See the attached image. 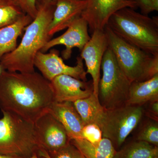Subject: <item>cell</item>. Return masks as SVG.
<instances>
[{
    "label": "cell",
    "mask_w": 158,
    "mask_h": 158,
    "mask_svg": "<svg viewBox=\"0 0 158 158\" xmlns=\"http://www.w3.org/2000/svg\"><path fill=\"white\" fill-rule=\"evenodd\" d=\"M118 37L147 52L158 56V18L130 8L116 11L106 25Z\"/></svg>",
    "instance_id": "3"
},
{
    "label": "cell",
    "mask_w": 158,
    "mask_h": 158,
    "mask_svg": "<svg viewBox=\"0 0 158 158\" xmlns=\"http://www.w3.org/2000/svg\"><path fill=\"white\" fill-rule=\"evenodd\" d=\"M24 14L14 0H0V29L15 22Z\"/></svg>",
    "instance_id": "22"
},
{
    "label": "cell",
    "mask_w": 158,
    "mask_h": 158,
    "mask_svg": "<svg viewBox=\"0 0 158 158\" xmlns=\"http://www.w3.org/2000/svg\"><path fill=\"white\" fill-rule=\"evenodd\" d=\"M34 124L40 150L53 151L70 141L65 128L48 112L40 117Z\"/></svg>",
    "instance_id": "11"
},
{
    "label": "cell",
    "mask_w": 158,
    "mask_h": 158,
    "mask_svg": "<svg viewBox=\"0 0 158 158\" xmlns=\"http://www.w3.org/2000/svg\"><path fill=\"white\" fill-rule=\"evenodd\" d=\"M6 70L4 69V68H3L2 65L0 64V76L4 72L6 71Z\"/></svg>",
    "instance_id": "32"
},
{
    "label": "cell",
    "mask_w": 158,
    "mask_h": 158,
    "mask_svg": "<svg viewBox=\"0 0 158 158\" xmlns=\"http://www.w3.org/2000/svg\"><path fill=\"white\" fill-rule=\"evenodd\" d=\"M51 82L41 74L6 71L0 76V109L34 124L54 102Z\"/></svg>",
    "instance_id": "1"
},
{
    "label": "cell",
    "mask_w": 158,
    "mask_h": 158,
    "mask_svg": "<svg viewBox=\"0 0 158 158\" xmlns=\"http://www.w3.org/2000/svg\"><path fill=\"white\" fill-rule=\"evenodd\" d=\"M14 1L24 13L28 15L33 19L36 18L38 12L37 0H14Z\"/></svg>",
    "instance_id": "25"
},
{
    "label": "cell",
    "mask_w": 158,
    "mask_h": 158,
    "mask_svg": "<svg viewBox=\"0 0 158 158\" xmlns=\"http://www.w3.org/2000/svg\"><path fill=\"white\" fill-rule=\"evenodd\" d=\"M141 119L135 139L158 146V120L147 117Z\"/></svg>",
    "instance_id": "21"
},
{
    "label": "cell",
    "mask_w": 158,
    "mask_h": 158,
    "mask_svg": "<svg viewBox=\"0 0 158 158\" xmlns=\"http://www.w3.org/2000/svg\"><path fill=\"white\" fill-rule=\"evenodd\" d=\"M38 153L40 155L43 156L45 157L46 158H51L47 152L46 151L44 150H40L38 152Z\"/></svg>",
    "instance_id": "29"
},
{
    "label": "cell",
    "mask_w": 158,
    "mask_h": 158,
    "mask_svg": "<svg viewBox=\"0 0 158 158\" xmlns=\"http://www.w3.org/2000/svg\"><path fill=\"white\" fill-rule=\"evenodd\" d=\"M56 8L48 27L49 36L67 28L79 18L86 8L87 0H54Z\"/></svg>",
    "instance_id": "14"
},
{
    "label": "cell",
    "mask_w": 158,
    "mask_h": 158,
    "mask_svg": "<svg viewBox=\"0 0 158 158\" xmlns=\"http://www.w3.org/2000/svg\"><path fill=\"white\" fill-rule=\"evenodd\" d=\"M158 101V74L144 81L131 83L126 105L143 106Z\"/></svg>",
    "instance_id": "16"
},
{
    "label": "cell",
    "mask_w": 158,
    "mask_h": 158,
    "mask_svg": "<svg viewBox=\"0 0 158 158\" xmlns=\"http://www.w3.org/2000/svg\"><path fill=\"white\" fill-rule=\"evenodd\" d=\"M33 19L24 14L15 22L0 29V60L6 54L12 52L17 47V39Z\"/></svg>",
    "instance_id": "17"
},
{
    "label": "cell",
    "mask_w": 158,
    "mask_h": 158,
    "mask_svg": "<svg viewBox=\"0 0 158 158\" xmlns=\"http://www.w3.org/2000/svg\"><path fill=\"white\" fill-rule=\"evenodd\" d=\"M54 0H37V4L45 5L53 2Z\"/></svg>",
    "instance_id": "30"
},
{
    "label": "cell",
    "mask_w": 158,
    "mask_h": 158,
    "mask_svg": "<svg viewBox=\"0 0 158 158\" xmlns=\"http://www.w3.org/2000/svg\"><path fill=\"white\" fill-rule=\"evenodd\" d=\"M83 158H85V157H84H84H83Z\"/></svg>",
    "instance_id": "33"
},
{
    "label": "cell",
    "mask_w": 158,
    "mask_h": 158,
    "mask_svg": "<svg viewBox=\"0 0 158 158\" xmlns=\"http://www.w3.org/2000/svg\"><path fill=\"white\" fill-rule=\"evenodd\" d=\"M82 139L93 144H96L102 138V133L100 128L95 124L85 125L82 130Z\"/></svg>",
    "instance_id": "24"
},
{
    "label": "cell",
    "mask_w": 158,
    "mask_h": 158,
    "mask_svg": "<svg viewBox=\"0 0 158 158\" xmlns=\"http://www.w3.org/2000/svg\"><path fill=\"white\" fill-rule=\"evenodd\" d=\"M0 158H28L22 156L18 155H4L0 154Z\"/></svg>",
    "instance_id": "28"
},
{
    "label": "cell",
    "mask_w": 158,
    "mask_h": 158,
    "mask_svg": "<svg viewBox=\"0 0 158 158\" xmlns=\"http://www.w3.org/2000/svg\"><path fill=\"white\" fill-rule=\"evenodd\" d=\"M144 116V110L141 106L125 105L106 110L99 126L103 138L110 139L118 150Z\"/></svg>",
    "instance_id": "7"
},
{
    "label": "cell",
    "mask_w": 158,
    "mask_h": 158,
    "mask_svg": "<svg viewBox=\"0 0 158 158\" xmlns=\"http://www.w3.org/2000/svg\"><path fill=\"white\" fill-rule=\"evenodd\" d=\"M144 116L158 120V101L147 103L143 106Z\"/></svg>",
    "instance_id": "27"
},
{
    "label": "cell",
    "mask_w": 158,
    "mask_h": 158,
    "mask_svg": "<svg viewBox=\"0 0 158 158\" xmlns=\"http://www.w3.org/2000/svg\"><path fill=\"white\" fill-rule=\"evenodd\" d=\"M50 82L56 102H74L88 97L93 92L92 80L83 81L70 76L61 75Z\"/></svg>",
    "instance_id": "13"
},
{
    "label": "cell",
    "mask_w": 158,
    "mask_h": 158,
    "mask_svg": "<svg viewBox=\"0 0 158 158\" xmlns=\"http://www.w3.org/2000/svg\"><path fill=\"white\" fill-rule=\"evenodd\" d=\"M34 66L49 81L61 75H66L81 81H87V73L81 57L77 58L76 65L69 66L65 65L63 59L59 56V51L55 49H51L48 53L40 51L38 52L35 57Z\"/></svg>",
    "instance_id": "8"
},
{
    "label": "cell",
    "mask_w": 158,
    "mask_h": 158,
    "mask_svg": "<svg viewBox=\"0 0 158 158\" xmlns=\"http://www.w3.org/2000/svg\"><path fill=\"white\" fill-rule=\"evenodd\" d=\"M109 47L131 83L144 81L158 74V56L149 53L116 35L107 26L104 29Z\"/></svg>",
    "instance_id": "4"
},
{
    "label": "cell",
    "mask_w": 158,
    "mask_h": 158,
    "mask_svg": "<svg viewBox=\"0 0 158 158\" xmlns=\"http://www.w3.org/2000/svg\"><path fill=\"white\" fill-rule=\"evenodd\" d=\"M113 158H158V147L135 139L116 151Z\"/></svg>",
    "instance_id": "20"
},
{
    "label": "cell",
    "mask_w": 158,
    "mask_h": 158,
    "mask_svg": "<svg viewBox=\"0 0 158 158\" xmlns=\"http://www.w3.org/2000/svg\"><path fill=\"white\" fill-rule=\"evenodd\" d=\"M92 34L90 40L81 51L80 57L85 60L86 73L92 77L93 93L98 96L102 62L105 52L109 48V41L104 30H95Z\"/></svg>",
    "instance_id": "10"
},
{
    "label": "cell",
    "mask_w": 158,
    "mask_h": 158,
    "mask_svg": "<svg viewBox=\"0 0 158 158\" xmlns=\"http://www.w3.org/2000/svg\"><path fill=\"white\" fill-rule=\"evenodd\" d=\"M0 154L30 158L40 148L34 124L14 113L2 111Z\"/></svg>",
    "instance_id": "5"
},
{
    "label": "cell",
    "mask_w": 158,
    "mask_h": 158,
    "mask_svg": "<svg viewBox=\"0 0 158 158\" xmlns=\"http://www.w3.org/2000/svg\"><path fill=\"white\" fill-rule=\"evenodd\" d=\"M137 8L141 10V14L148 16L155 11H158V0H134Z\"/></svg>",
    "instance_id": "26"
},
{
    "label": "cell",
    "mask_w": 158,
    "mask_h": 158,
    "mask_svg": "<svg viewBox=\"0 0 158 158\" xmlns=\"http://www.w3.org/2000/svg\"><path fill=\"white\" fill-rule=\"evenodd\" d=\"M124 8L137 9L134 0H87L81 17L88 23L92 33L95 30L103 31L110 17Z\"/></svg>",
    "instance_id": "9"
},
{
    "label": "cell",
    "mask_w": 158,
    "mask_h": 158,
    "mask_svg": "<svg viewBox=\"0 0 158 158\" xmlns=\"http://www.w3.org/2000/svg\"><path fill=\"white\" fill-rule=\"evenodd\" d=\"M30 158H46L45 157L43 156L40 155L38 154V152L35 153Z\"/></svg>",
    "instance_id": "31"
},
{
    "label": "cell",
    "mask_w": 158,
    "mask_h": 158,
    "mask_svg": "<svg viewBox=\"0 0 158 158\" xmlns=\"http://www.w3.org/2000/svg\"><path fill=\"white\" fill-rule=\"evenodd\" d=\"M51 158H83L81 152L69 142L59 149L47 152Z\"/></svg>",
    "instance_id": "23"
},
{
    "label": "cell",
    "mask_w": 158,
    "mask_h": 158,
    "mask_svg": "<svg viewBox=\"0 0 158 158\" xmlns=\"http://www.w3.org/2000/svg\"><path fill=\"white\" fill-rule=\"evenodd\" d=\"M51 113L65 128L70 141L82 139L85 124L72 102H54L49 110Z\"/></svg>",
    "instance_id": "15"
},
{
    "label": "cell",
    "mask_w": 158,
    "mask_h": 158,
    "mask_svg": "<svg viewBox=\"0 0 158 158\" xmlns=\"http://www.w3.org/2000/svg\"><path fill=\"white\" fill-rule=\"evenodd\" d=\"M67 28L61 36L50 40L40 52L45 53L56 46L64 45L65 49L62 52V58L68 60L71 56L74 48H77L81 51L90 38L88 34V23L81 16Z\"/></svg>",
    "instance_id": "12"
},
{
    "label": "cell",
    "mask_w": 158,
    "mask_h": 158,
    "mask_svg": "<svg viewBox=\"0 0 158 158\" xmlns=\"http://www.w3.org/2000/svg\"><path fill=\"white\" fill-rule=\"evenodd\" d=\"M101 68L102 77L99 82L98 91L101 104L106 110L126 105L131 82L109 47L103 57Z\"/></svg>",
    "instance_id": "6"
},
{
    "label": "cell",
    "mask_w": 158,
    "mask_h": 158,
    "mask_svg": "<svg viewBox=\"0 0 158 158\" xmlns=\"http://www.w3.org/2000/svg\"><path fill=\"white\" fill-rule=\"evenodd\" d=\"M73 103L85 125L95 124L99 127L106 110L100 103L98 96L93 92L88 97Z\"/></svg>",
    "instance_id": "18"
},
{
    "label": "cell",
    "mask_w": 158,
    "mask_h": 158,
    "mask_svg": "<svg viewBox=\"0 0 158 158\" xmlns=\"http://www.w3.org/2000/svg\"><path fill=\"white\" fill-rule=\"evenodd\" d=\"M70 142L85 158H113L116 151L112 142L107 138H102L96 144L83 139H73Z\"/></svg>",
    "instance_id": "19"
},
{
    "label": "cell",
    "mask_w": 158,
    "mask_h": 158,
    "mask_svg": "<svg viewBox=\"0 0 158 158\" xmlns=\"http://www.w3.org/2000/svg\"><path fill=\"white\" fill-rule=\"evenodd\" d=\"M37 16L26 27L19 45L0 60V64L7 71L23 73L35 72V57L51 39L48 35V27L56 8L55 2L45 5L37 4Z\"/></svg>",
    "instance_id": "2"
}]
</instances>
